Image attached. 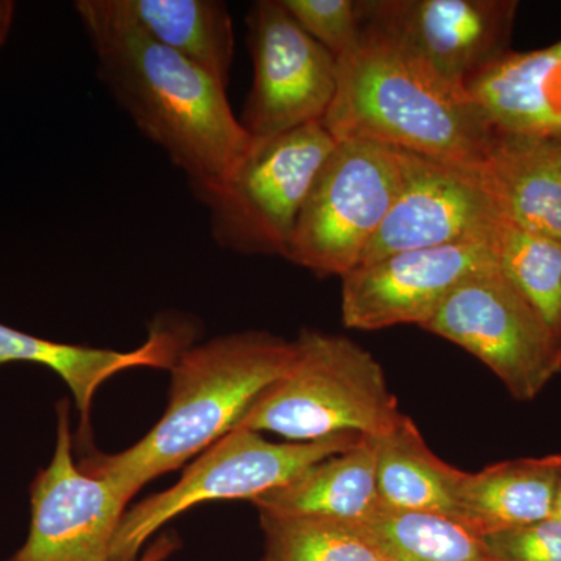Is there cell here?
Returning a JSON list of instances; mask_svg holds the SVG:
<instances>
[{"instance_id": "6da1fadb", "label": "cell", "mask_w": 561, "mask_h": 561, "mask_svg": "<svg viewBox=\"0 0 561 561\" xmlns=\"http://www.w3.org/2000/svg\"><path fill=\"white\" fill-rule=\"evenodd\" d=\"M73 10L99 80L139 131L164 150L190 186L225 179L253 144L227 87L147 36L117 0H77Z\"/></svg>"}, {"instance_id": "7a4b0ae2", "label": "cell", "mask_w": 561, "mask_h": 561, "mask_svg": "<svg viewBox=\"0 0 561 561\" xmlns=\"http://www.w3.org/2000/svg\"><path fill=\"white\" fill-rule=\"evenodd\" d=\"M337 62L321 122L332 138L371 140L476 175L496 130L467 91L368 25Z\"/></svg>"}, {"instance_id": "3957f363", "label": "cell", "mask_w": 561, "mask_h": 561, "mask_svg": "<svg viewBox=\"0 0 561 561\" xmlns=\"http://www.w3.org/2000/svg\"><path fill=\"white\" fill-rule=\"evenodd\" d=\"M294 353V341L268 331L231 332L187 346L171 367V397L157 426L125 451L80 460L81 470L135 496L239 427Z\"/></svg>"}, {"instance_id": "277c9868", "label": "cell", "mask_w": 561, "mask_h": 561, "mask_svg": "<svg viewBox=\"0 0 561 561\" xmlns=\"http://www.w3.org/2000/svg\"><path fill=\"white\" fill-rule=\"evenodd\" d=\"M286 373L257 398L239 427L290 442L354 434L379 438L404 413L378 359L345 335L302 330Z\"/></svg>"}, {"instance_id": "5b68a950", "label": "cell", "mask_w": 561, "mask_h": 561, "mask_svg": "<svg viewBox=\"0 0 561 561\" xmlns=\"http://www.w3.org/2000/svg\"><path fill=\"white\" fill-rule=\"evenodd\" d=\"M335 144L321 122L253 139L225 179L190 186L208 213L214 242L245 256L286 260L302 205Z\"/></svg>"}, {"instance_id": "8992f818", "label": "cell", "mask_w": 561, "mask_h": 561, "mask_svg": "<svg viewBox=\"0 0 561 561\" xmlns=\"http://www.w3.org/2000/svg\"><path fill=\"white\" fill-rule=\"evenodd\" d=\"M360 440L362 435L342 434L317 442L275 443L260 432L236 427L192 461L175 485L124 513L108 561H138L144 546L161 527L195 505L254 501Z\"/></svg>"}, {"instance_id": "52a82bcc", "label": "cell", "mask_w": 561, "mask_h": 561, "mask_svg": "<svg viewBox=\"0 0 561 561\" xmlns=\"http://www.w3.org/2000/svg\"><path fill=\"white\" fill-rule=\"evenodd\" d=\"M402 150L371 140H337L298 216L287 261L319 276L346 275L393 205Z\"/></svg>"}, {"instance_id": "ba28073f", "label": "cell", "mask_w": 561, "mask_h": 561, "mask_svg": "<svg viewBox=\"0 0 561 561\" xmlns=\"http://www.w3.org/2000/svg\"><path fill=\"white\" fill-rule=\"evenodd\" d=\"M421 328L478 357L515 400H535L561 371V343L497 265L461 280Z\"/></svg>"}, {"instance_id": "9c48e42d", "label": "cell", "mask_w": 561, "mask_h": 561, "mask_svg": "<svg viewBox=\"0 0 561 561\" xmlns=\"http://www.w3.org/2000/svg\"><path fill=\"white\" fill-rule=\"evenodd\" d=\"M253 84L242 127L267 139L323 122L337 90V57L311 38L280 0H256L245 16Z\"/></svg>"}, {"instance_id": "30bf717a", "label": "cell", "mask_w": 561, "mask_h": 561, "mask_svg": "<svg viewBox=\"0 0 561 561\" xmlns=\"http://www.w3.org/2000/svg\"><path fill=\"white\" fill-rule=\"evenodd\" d=\"M131 497L73 460L69 402L57 405V443L31 486V529L5 561H108L111 545Z\"/></svg>"}, {"instance_id": "8fae6325", "label": "cell", "mask_w": 561, "mask_h": 561, "mask_svg": "<svg viewBox=\"0 0 561 561\" xmlns=\"http://www.w3.org/2000/svg\"><path fill=\"white\" fill-rule=\"evenodd\" d=\"M518 5L515 0H359L362 25L398 41L460 90L512 51Z\"/></svg>"}, {"instance_id": "7c38bea8", "label": "cell", "mask_w": 561, "mask_h": 561, "mask_svg": "<svg viewBox=\"0 0 561 561\" xmlns=\"http://www.w3.org/2000/svg\"><path fill=\"white\" fill-rule=\"evenodd\" d=\"M497 265L490 239L390 254L342 276V320L351 330L423 327L472 273Z\"/></svg>"}, {"instance_id": "4fadbf2b", "label": "cell", "mask_w": 561, "mask_h": 561, "mask_svg": "<svg viewBox=\"0 0 561 561\" xmlns=\"http://www.w3.org/2000/svg\"><path fill=\"white\" fill-rule=\"evenodd\" d=\"M497 220L474 175L402 151L400 191L357 267L402 251L490 239Z\"/></svg>"}, {"instance_id": "5bb4252c", "label": "cell", "mask_w": 561, "mask_h": 561, "mask_svg": "<svg viewBox=\"0 0 561 561\" xmlns=\"http://www.w3.org/2000/svg\"><path fill=\"white\" fill-rule=\"evenodd\" d=\"M476 180L497 216L561 241V139L497 133Z\"/></svg>"}, {"instance_id": "9a60e30c", "label": "cell", "mask_w": 561, "mask_h": 561, "mask_svg": "<svg viewBox=\"0 0 561 561\" xmlns=\"http://www.w3.org/2000/svg\"><path fill=\"white\" fill-rule=\"evenodd\" d=\"M190 332L184 327L151 328L149 339L133 351L92 348L36 337L0 323V365H41L57 373L73 394L81 415V426L88 423L91 402L103 382L117 373L138 367L169 368L187 348Z\"/></svg>"}, {"instance_id": "2e32d148", "label": "cell", "mask_w": 561, "mask_h": 561, "mask_svg": "<svg viewBox=\"0 0 561 561\" xmlns=\"http://www.w3.org/2000/svg\"><path fill=\"white\" fill-rule=\"evenodd\" d=\"M251 502L262 515L367 524L382 508L375 438L362 437L348 451L317 461L294 481Z\"/></svg>"}, {"instance_id": "e0dca14e", "label": "cell", "mask_w": 561, "mask_h": 561, "mask_svg": "<svg viewBox=\"0 0 561 561\" xmlns=\"http://www.w3.org/2000/svg\"><path fill=\"white\" fill-rule=\"evenodd\" d=\"M561 72V41L545 49L508 51L467 84L471 101L497 133L561 135L553 80Z\"/></svg>"}, {"instance_id": "ac0fdd59", "label": "cell", "mask_w": 561, "mask_h": 561, "mask_svg": "<svg viewBox=\"0 0 561 561\" xmlns=\"http://www.w3.org/2000/svg\"><path fill=\"white\" fill-rule=\"evenodd\" d=\"M560 471L561 454L465 471L459 491L460 523L486 537L553 518Z\"/></svg>"}, {"instance_id": "d6986e66", "label": "cell", "mask_w": 561, "mask_h": 561, "mask_svg": "<svg viewBox=\"0 0 561 561\" xmlns=\"http://www.w3.org/2000/svg\"><path fill=\"white\" fill-rule=\"evenodd\" d=\"M376 443V482L382 508L437 513L460 523L459 491L465 471L431 451L412 419Z\"/></svg>"}, {"instance_id": "ffe728a7", "label": "cell", "mask_w": 561, "mask_h": 561, "mask_svg": "<svg viewBox=\"0 0 561 561\" xmlns=\"http://www.w3.org/2000/svg\"><path fill=\"white\" fill-rule=\"evenodd\" d=\"M151 39L194 62L224 87L234 61V25L221 0H117Z\"/></svg>"}, {"instance_id": "44dd1931", "label": "cell", "mask_w": 561, "mask_h": 561, "mask_svg": "<svg viewBox=\"0 0 561 561\" xmlns=\"http://www.w3.org/2000/svg\"><path fill=\"white\" fill-rule=\"evenodd\" d=\"M497 267L561 343V241L497 220L491 232Z\"/></svg>"}, {"instance_id": "7402d4cb", "label": "cell", "mask_w": 561, "mask_h": 561, "mask_svg": "<svg viewBox=\"0 0 561 561\" xmlns=\"http://www.w3.org/2000/svg\"><path fill=\"white\" fill-rule=\"evenodd\" d=\"M365 526L394 561H500L482 535L437 513L381 508Z\"/></svg>"}, {"instance_id": "603a6c76", "label": "cell", "mask_w": 561, "mask_h": 561, "mask_svg": "<svg viewBox=\"0 0 561 561\" xmlns=\"http://www.w3.org/2000/svg\"><path fill=\"white\" fill-rule=\"evenodd\" d=\"M260 516L264 561H394L365 524Z\"/></svg>"}, {"instance_id": "cb8c5ba5", "label": "cell", "mask_w": 561, "mask_h": 561, "mask_svg": "<svg viewBox=\"0 0 561 561\" xmlns=\"http://www.w3.org/2000/svg\"><path fill=\"white\" fill-rule=\"evenodd\" d=\"M311 38L341 57L362 31L359 0H280Z\"/></svg>"}, {"instance_id": "d4e9b609", "label": "cell", "mask_w": 561, "mask_h": 561, "mask_svg": "<svg viewBox=\"0 0 561 561\" xmlns=\"http://www.w3.org/2000/svg\"><path fill=\"white\" fill-rule=\"evenodd\" d=\"M490 551L500 561H561V519L486 535Z\"/></svg>"}, {"instance_id": "484cf974", "label": "cell", "mask_w": 561, "mask_h": 561, "mask_svg": "<svg viewBox=\"0 0 561 561\" xmlns=\"http://www.w3.org/2000/svg\"><path fill=\"white\" fill-rule=\"evenodd\" d=\"M179 540L172 535H162L157 541L151 542L138 561H165L179 549Z\"/></svg>"}, {"instance_id": "4316f807", "label": "cell", "mask_w": 561, "mask_h": 561, "mask_svg": "<svg viewBox=\"0 0 561 561\" xmlns=\"http://www.w3.org/2000/svg\"><path fill=\"white\" fill-rule=\"evenodd\" d=\"M16 5L11 0H0V50L9 41L11 27H13Z\"/></svg>"}, {"instance_id": "83f0119b", "label": "cell", "mask_w": 561, "mask_h": 561, "mask_svg": "<svg viewBox=\"0 0 561 561\" xmlns=\"http://www.w3.org/2000/svg\"><path fill=\"white\" fill-rule=\"evenodd\" d=\"M553 518L561 519V471L559 478V485H557L556 507H553Z\"/></svg>"}, {"instance_id": "f1b7e54d", "label": "cell", "mask_w": 561, "mask_h": 561, "mask_svg": "<svg viewBox=\"0 0 561 561\" xmlns=\"http://www.w3.org/2000/svg\"><path fill=\"white\" fill-rule=\"evenodd\" d=\"M559 138L561 139V135H559Z\"/></svg>"}]
</instances>
